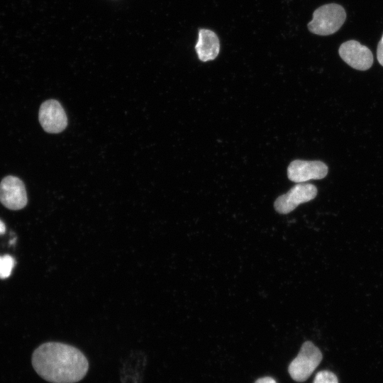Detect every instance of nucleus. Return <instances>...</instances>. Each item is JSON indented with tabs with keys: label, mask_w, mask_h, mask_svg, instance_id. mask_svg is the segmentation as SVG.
<instances>
[{
	"label": "nucleus",
	"mask_w": 383,
	"mask_h": 383,
	"mask_svg": "<svg viewBox=\"0 0 383 383\" xmlns=\"http://www.w3.org/2000/svg\"><path fill=\"white\" fill-rule=\"evenodd\" d=\"M35 372L52 383H75L86 375L89 363L78 348L59 342L40 345L33 353Z\"/></svg>",
	"instance_id": "obj_1"
},
{
	"label": "nucleus",
	"mask_w": 383,
	"mask_h": 383,
	"mask_svg": "<svg viewBox=\"0 0 383 383\" xmlns=\"http://www.w3.org/2000/svg\"><path fill=\"white\" fill-rule=\"evenodd\" d=\"M345 18L346 13L342 6L337 4H325L314 11L308 28L314 34L329 35L340 28Z\"/></svg>",
	"instance_id": "obj_2"
},
{
	"label": "nucleus",
	"mask_w": 383,
	"mask_h": 383,
	"mask_svg": "<svg viewBox=\"0 0 383 383\" xmlns=\"http://www.w3.org/2000/svg\"><path fill=\"white\" fill-rule=\"evenodd\" d=\"M321 360L320 350L311 341H306L297 356L289 365L288 372L294 380L304 382L313 372Z\"/></svg>",
	"instance_id": "obj_3"
},
{
	"label": "nucleus",
	"mask_w": 383,
	"mask_h": 383,
	"mask_svg": "<svg viewBox=\"0 0 383 383\" xmlns=\"http://www.w3.org/2000/svg\"><path fill=\"white\" fill-rule=\"evenodd\" d=\"M316 195L317 188L313 184H297L276 199L274 208L278 213L287 214L299 204L313 199Z\"/></svg>",
	"instance_id": "obj_4"
},
{
	"label": "nucleus",
	"mask_w": 383,
	"mask_h": 383,
	"mask_svg": "<svg viewBox=\"0 0 383 383\" xmlns=\"http://www.w3.org/2000/svg\"><path fill=\"white\" fill-rule=\"evenodd\" d=\"M338 53L345 62L357 70H367L373 64L374 59L371 50L355 40L342 43Z\"/></svg>",
	"instance_id": "obj_5"
},
{
	"label": "nucleus",
	"mask_w": 383,
	"mask_h": 383,
	"mask_svg": "<svg viewBox=\"0 0 383 383\" xmlns=\"http://www.w3.org/2000/svg\"><path fill=\"white\" fill-rule=\"evenodd\" d=\"M0 201L11 210L25 207L28 199L23 182L14 176L4 177L0 183Z\"/></svg>",
	"instance_id": "obj_6"
},
{
	"label": "nucleus",
	"mask_w": 383,
	"mask_h": 383,
	"mask_svg": "<svg viewBox=\"0 0 383 383\" xmlns=\"http://www.w3.org/2000/svg\"><path fill=\"white\" fill-rule=\"evenodd\" d=\"M38 118L43 128L50 133H60L67 125V118L63 107L54 99L47 100L41 104Z\"/></svg>",
	"instance_id": "obj_7"
},
{
	"label": "nucleus",
	"mask_w": 383,
	"mask_h": 383,
	"mask_svg": "<svg viewBox=\"0 0 383 383\" xmlns=\"http://www.w3.org/2000/svg\"><path fill=\"white\" fill-rule=\"evenodd\" d=\"M328 166L323 162L295 160L288 167V178L294 182L301 183L311 179H321L328 174Z\"/></svg>",
	"instance_id": "obj_8"
},
{
	"label": "nucleus",
	"mask_w": 383,
	"mask_h": 383,
	"mask_svg": "<svg viewBox=\"0 0 383 383\" xmlns=\"http://www.w3.org/2000/svg\"><path fill=\"white\" fill-rule=\"evenodd\" d=\"M195 50L201 61L213 60L220 50L219 39L216 33L209 29L200 28Z\"/></svg>",
	"instance_id": "obj_9"
},
{
	"label": "nucleus",
	"mask_w": 383,
	"mask_h": 383,
	"mask_svg": "<svg viewBox=\"0 0 383 383\" xmlns=\"http://www.w3.org/2000/svg\"><path fill=\"white\" fill-rule=\"evenodd\" d=\"M14 265L15 260L12 256L9 255L0 256V278L6 279L9 277L11 274Z\"/></svg>",
	"instance_id": "obj_10"
},
{
	"label": "nucleus",
	"mask_w": 383,
	"mask_h": 383,
	"mask_svg": "<svg viewBox=\"0 0 383 383\" xmlns=\"http://www.w3.org/2000/svg\"><path fill=\"white\" fill-rule=\"evenodd\" d=\"M313 383H338L335 374L328 370L318 372Z\"/></svg>",
	"instance_id": "obj_11"
},
{
	"label": "nucleus",
	"mask_w": 383,
	"mask_h": 383,
	"mask_svg": "<svg viewBox=\"0 0 383 383\" xmlns=\"http://www.w3.org/2000/svg\"><path fill=\"white\" fill-rule=\"evenodd\" d=\"M377 58L379 63L383 66V34L377 45Z\"/></svg>",
	"instance_id": "obj_12"
},
{
	"label": "nucleus",
	"mask_w": 383,
	"mask_h": 383,
	"mask_svg": "<svg viewBox=\"0 0 383 383\" xmlns=\"http://www.w3.org/2000/svg\"><path fill=\"white\" fill-rule=\"evenodd\" d=\"M255 383H277L276 381L270 377H265L258 379Z\"/></svg>",
	"instance_id": "obj_13"
},
{
	"label": "nucleus",
	"mask_w": 383,
	"mask_h": 383,
	"mask_svg": "<svg viewBox=\"0 0 383 383\" xmlns=\"http://www.w3.org/2000/svg\"><path fill=\"white\" fill-rule=\"evenodd\" d=\"M6 231V226L4 223L0 220V235L4 234Z\"/></svg>",
	"instance_id": "obj_14"
}]
</instances>
